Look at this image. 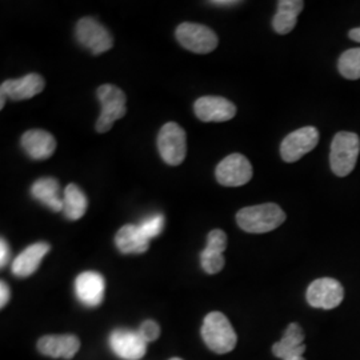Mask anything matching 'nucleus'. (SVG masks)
Segmentation results:
<instances>
[{
  "label": "nucleus",
  "instance_id": "1",
  "mask_svg": "<svg viewBox=\"0 0 360 360\" xmlns=\"http://www.w3.org/2000/svg\"><path fill=\"white\" fill-rule=\"evenodd\" d=\"M285 220L283 210L274 203L245 207L236 214L238 226L250 233H266L282 226Z\"/></svg>",
  "mask_w": 360,
  "mask_h": 360
},
{
  "label": "nucleus",
  "instance_id": "2",
  "mask_svg": "<svg viewBox=\"0 0 360 360\" xmlns=\"http://www.w3.org/2000/svg\"><path fill=\"white\" fill-rule=\"evenodd\" d=\"M202 338L207 347L217 354L231 352L238 342L231 323L221 312H211L207 315L202 326Z\"/></svg>",
  "mask_w": 360,
  "mask_h": 360
},
{
  "label": "nucleus",
  "instance_id": "3",
  "mask_svg": "<svg viewBox=\"0 0 360 360\" xmlns=\"http://www.w3.org/2000/svg\"><path fill=\"white\" fill-rule=\"evenodd\" d=\"M360 153L359 136L354 132H338L331 143L330 163L336 176L345 178L356 166Z\"/></svg>",
  "mask_w": 360,
  "mask_h": 360
},
{
  "label": "nucleus",
  "instance_id": "4",
  "mask_svg": "<svg viewBox=\"0 0 360 360\" xmlns=\"http://www.w3.org/2000/svg\"><path fill=\"white\" fill-rule=\"evenodd\" d=\"M98 98L102 104V114L96 120V131L104 134L112 129L117 119L126 115V95L114 84H103L98 89Z\"/></svg>",
  "mask_w": 360,
  "mask_h": 360
},
{
  "label": "nucleus",
  "instance_id": "5",
  "mask_svg": "<svg viewBox=\"0 0 360 360\" xmlns=\"http://www.w3.org/2000/svg\"><path fill=\"white\" fill-rule=\"evenodd\" d=\"M158 148L169 166H179L187 154L186 132L178 123H166L158 135Z\"/></svg>",
  "mask_w": 360,
  "mask_h": 360
},
{
  "label": "nucleus",
  "instance_id": "6",
  "mask_svg": "<svg viewBox=\"0 0 360 360\" xmlns=\"http://www.w3.org/2000/svg\"><path fill=\"white\" fill-rule=\"evenodd\" d=\"M176 39L184 49L195 53H208L218 47L217 34L211 28L196 23H181L176 28Z\"/></svg>",
  "mask_w": 360,
  "mask_h": 360
},
{
  "label": "nucleus",
  "instance_id": "7",
  "mask_svg": "<svg viewBox=\"0 0 360 360\" xmlns=\"http://www.w3.org/2000/svg\"><path fill=\"white\" fill-rule=\"evenodd\" d=\"M77 41L94 55L108 51L114 46L112 35L94 18H83L77 25Z\"/></svg>",
  "mask_w": 360,
  "mask_h": 360
},
{
  "label": "nucleus",
  "instance_id": "8",
  "mask_svg": "<svg viewBox=\"0 0 360 360\" xmlns=\"http://www.w3.org/2000/svg\"><path fill=\"white\" fill-rule=\"evenodd\" d=\"M306 297L314 309H333L343 302L345 290L333 278H321L309 284Z\"/></svg>",
  "mask_w": 360,
  "mask_h": 360
},
{
  "label": "nucleus",
  "instance_id": "9",
  "mask_svg": "<svg viewBox=\"0 0 360 360\" xmlns=\"http://www.w3.org/2000/svg\"><path fill=\"white\" fill-rule=\"evenodd\" d=\"M252 178V166L242 154L224 158L217 167V180L224 187H240Z\"/></svg>",
  "mask_w": 360,
  "mask_h": 360
},
{
  "label": "nucleus",
  "instance_id": "10",
  "mask_svg": "<svg viewBox=\"0 0 360 360\" xmlns=\"http://www.w3.org/2000/svg\"><path fill=\"white\" fill-rule=\"evenodd\" d=\"M319 142V131L307 126L303 129H296L284 138L281 146L282 159L287 163H294L303 158L304 155L312 151Z\"/></svg>",
  "mask_w": 360,
  "mask_h": 360
},
{
  "label": "nucleus",
  "instance_id": "11",
  "mask_svg": "<svg viewBox=\"0 0 360 360\" xmlns=\"http://www.w3.org/2000/svg\"><path fill=\"white\" fill-rule=\"evenodd\" d=\"M110 346L120 359H142L147 352V343L138 331L115 330L110 336Z\"/></svg>",
  "mask_w": 360,
  "mask_h": 360
},
{
  "label": "nucleus",
  "instance_id": "12",
  "mask_svg": "<svg viewBox=\"0 0 360 360\" xmlns=\"http://www.w3.org/2000/svg\"><path fill=\"white\" fill-rule=\"evenodd\" d=\"M195 115L202 122H227L236 115L235 104L221 96H203L199 98L195 105Z\"/></svg>",
  "mask_w": 360,
  "mask_h": 360
},
{
  "label": "nucleus",
  "instance_id": "13",
  "mask_svg": "<svg viewBox=\"0 0 360 360\" xmlns=\"http://www.w3.org/2000/svg\"><path fill=\"white\" fill-rule=\"evenodd\" d=\"M104 288L103 276L95 271L82 272L75 281L77 299L87 307H96L103 302Z\"/></svg>",
  "mask_w": 360,
  "mask_h": 360
},
{
  "label": "nucleus",
  "instance_id": "14",
  "mask_svg": "<svg viewBox=\"0 0 360 360\" xmlns=\"http://www.w3.org/2000/svg\"><path fill=\"white\" fill-rule=\"evenodd\" d=\"M272 352L282 360H306L303 358L306 345L302 327L297 323H291L284 331L283 338L272 346Z\"/></svg>",
  "mask_w": 360,
  "mask_h": 360
},
{
  "label": "nucleus",
  "instance_id": "15",
  "mask_svg": "<svg viewBox=\"0 0 360 360\" xmlns=\"http://www.w3.org/2000/svg\"><path fill=\"white\" fill-rule=\"evenodd\" d=\"M80 348V340L75 335H47L40 338L38 349L50 358L72 359Z\"/></svg>",
  "mask_w": 360,
  "mask_h": 360
},
{
  "label": "nucleus",
  "instance_id": "16",
  "mask_svg": "<svg viewBox=\"0 0 360 360\" xmlns=\"http://www.w3.org/2000/svg\"><path fill=\"white\" fill-rule=\"evenodd\" d=\"M44 89V79L38 74H28L20 79H10L1 83L0 91L13 101H25L37 96Z\"/></svg>",
  "mask_w": 360,
  "mask_h": 360
},
{
  "label": "nucleus",
  "instance_id": "17",
  "mask_svg": "<svg viewBox=\"0 0 360 360\" xmlns=\"http://www.w3.org/2000/svg\"><path fill=\"white\" fill-rule=\"evenodd\" d=\"M22 147L30 158L35 160H44L55 153L56 141L47 131L31 129L22 136Z\"/></svg>",
  "mask_w": 360,
  "mask_h": 360
},
{
  "label": "nucleus",
  "instance_id": "18",
  "mask_svg": "<svg viewBox=\"0 0 360 360\" xmlns=\"http://www.w3.org/2000/svg\"><path fill=\"white\" fill-rule=\"evenodd\" d=\"M50 251V245L44 242H39L28 245L25 251H22L13 260V272L15 276L27 278L31 276L38 270L41 259Z\"/></svg>",
  "mask_w": 360,
  "mask_h": 360
},
{
  "label": "nucleus",
  "instance_id": "19",
  "mask_svg": "<svg viewBox=\"0 0 360 360\" xmlns=\"http://www.w3.org/2000/svg\"><path fill=\"white\" fill-rule=\"evenodd\" d=\"M115 245L122 254H143L148 250L150 239L146 238L139 226L126 224L116 233Z\"/></svg>",
  "mask_w": 360,
  "mask_h": 360
},
{
  "label": "nucleus",
  "instance_id": "20",
  "mask_svg": "<svg viewBox=\"0 0 360 360\" xmlns=\"http://www.w3.org/2000/svg\"><path fill=\"white\" fill-rule=\"evenodd\" d=\"M60 186L53 178H41L31 187V195L52 211H63V198L59 196Z\"/></svg>",
  "mask_w": 360,
  "mask_h": 360
},
{
  "label": "nucleus",
  "instance_id": "21",
  "mask_svg": "<svg viewBox=\"0 0 360 360\" xmlns=\"http://www.w3.org/2000/svg\"><path fill=\"white\" fill-rule=\"evenodd\" d=\"M304 3L302 0H281L278 1V11L274 16L272 27L278 34H288L294 30L297 15L302 13Z\"/></svg>",
  "mask_w": 360,
  "mask_h": 360
},
{
  "label": "nucleus",
  "instance_id": "22",
  "mask_svg": "<svg viewBox=\"0 0 360 360\" xmlns=\"http://www.w3.org/2000/svg\"><path fill=\"white\" fill-rule=\"evenodd\" d=\"M89 207V200L84 193L77 187V184H68L65 187L63 196V214L70 220H77L82 218Z\"/></svg>",
  "mask_w": 360,
  "mask_h": 360
},
{
  "label": "nucleus",
  "instance_id": "23",
  "mask_svg": "<svg viewBox=\"0 0 360 360\" xmlns=\"http://www.w3.org/2000/svg\"><path fill=\"white\" fill-rule=\"evenodd\" d=\"M339 72L349 80L360 79V49L343 52L339 59Z\"/></svg>",
  "mask_w": 360,
  "mask_h": 360
},
{
  "label": "nucleus",
  "instance_id": "24",
  "mask_svg": "<svg viewBox=\"0 0 360 360\" xmlns=\"http://www.w3.org/2000/svg\"><path fill=\"white\" fill-rule=\"evenodd\" d=\"M224 263H226V260H224V257H223L221 252L212 251V250H208V248H205L200 252L202 269L210 275L218 274L219 271L223 270Z\"/></svg>",
  "mask_w": 360,
  "mask_h": 360
},
{
  "label": "nucleus",
  "instance_id": "25",
  "mask_svg": "<svg viewBox=\"0 0 360 360\" xmlns=\"http://www.w3.org/2000/svg\"><path fill=\"white\" fill-rule=\"evenodd\" d=\"M147 239L156 238L165 229V217L162 214H155L144 219L141 224H138Z\"/></svg>",
  "mask_w": 360,
  "mask_h": 360
},
{
  "label": "nucleus",
  "instance_id": "26",
  "mask_svg": "<svg viewBox=\"0 0 360 360\" xmlns=\"http://www.w3.org/2000/svg\"><path fill=\"white\" fill-rule=\"evenodd\" d=\"M206 248L223 254L227 248V235L221 230H212L207 236Z\"/></svg>",
  "mask_w": 360,
  "mask_h": 360
},
{
  "label": "nucleus",
  "instance_id": "27",
  "mask_svg": "<svg viewBox=\"0 0 360 360\" xmlns=\"http://www.w3.org/2000/svg\"><path fill=\"white\" fill-rule=\"evenodd\" d=\"M138 333L142 336L143 340H144L146 343H150V342H154V340H156V339L159 338V335H160V327H159V324L154 322V321H146V322H143L142 324H141Z\"/></svg>",
  "mask_w": 360,
  "mask_h": 360
},
{
  "label": "nucleus",
  "instance_id": "28",
  "mask_svg": "<svg viewBox=\"0 0 360 360\" xmlns=\"http://www.w3.org/2000/svg\"><path fill=\"white\" fill-rule=\"evenodd\" d=\"M8 260H10V248H8L7 242L4 239H1V242H0V266L6 267Z\"/></svg>",
  "mask_w": 360,
  "mask_h": 360
},
{
  "label": "nucleus",
  "instance_id": "29",
  "mask_svg": "<svg viewBox=\"0 0 360 360\" xmlns=\"http://www.w3.org/2000/svg\"><path fill=\"white\" fill-rule=\"evenodd\" d=\"M10 294H11V292H10V287L4 283V282H1V283H0V307H1V309L8 303Z\"/></svg>",
  "mask_w": 360,
  "mask_h": 360
},
{
  "label": "nucleus",
  "instance_id": "30",
  "mask_svg": "<svg viewBox=\"0 0 360 360\" xmlns=\"http://www.w3.org/2000/svg\"><path fill=\"white\" fill-rule=\"evenodd\" d=\"M211 4L215 6H233V4H239V1L236 0H215V1H210Z\"/></svg>",
  "mask_w": 360,
  "mask_h": 360
},
{
  "label": "nucleus",
  "instance_id": "31",
  "mask_svg": "<svg viewBox=\"0 0 360 360\" xmlns=\"http://www.w3.org/2000/svg\"><path fill=\"white\" fill-rule=\"evenodd\" d=\"M348 35H349V38L352 39V40L359 41L360 43V27H358V28H352V30L348 32Z\"/></svg>",
  "mask_w": 360,
  "mask_h": 360
},
{
  "label": "nucleus",
  "instance_id": "32",
  "mask_svg": "<svg viewBox=\"0 0 360 360\" xmlns=\"http://www.w3.org/2000/svg\"><path fill=\"white\" fill-rule=\"evenodd\" d=\"M169 360H181V359H180V358H172V359H169Z\"/></svg>",
  "mask_w": 360,
  "mask_h": 360
}]
</instances>
